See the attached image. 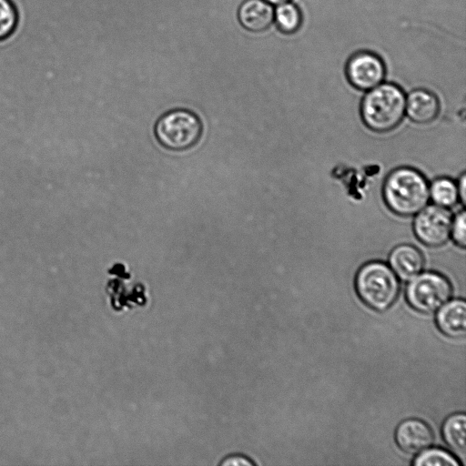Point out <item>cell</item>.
Returning a JSON list of instances; mask_svg holds the SVG:
<instances>
[{"label":"cell","instance_id":"10","mask_svg":"<svg viewBox=\"0 0 466 466\" xmlns=\"http://www.w3.org/2000/svg\"><path fill=\"white\" fill-rule=\"evenodd\" d=\"M405 113L417 124H429L435 120L440 113V101L431 91L416 88L406 97Z\"/></svg>","mask_w":466,"mask_h":466},{"label":"cell","instance_id":"13","mask_svg":"<svg viewBox=\"0 0 466 466\" xmlns=\"http://www.w3.org/2000/svg\"><path fill=\"white\" fill-rule=\"evenodd\" d=\"M442 436L451 450L464 458L466 451V419L464 413L451 415L443 423Z\"/></svg>","mask_w":466,"mask_h":466},{"label":"cell","instance_id":"1","mask_svg":"<svg viewBox=\"0 0 466 466\" xmlns=\"http://www.w3.org/2000/svg\"><path fill=\"white\" fill-rule=\"evenodd\" d=\"M382 195L386 206L396 215L414 216L429 202V184L418 170L402 167L388 175Z\"/></svg>","mask_w":466,"mask_h":466},{"label":"cell","instance_id":"3","mask_svg":"<svg viewBox=\"0 0 466 466\" xmlns=\"http://www.w3.org/2000/svg\"><path fill=\"white\" fill-rule=\"evenodd\" d=\"M204 126L199 116L188 108H172L162 114L154 125V137L160 147L172 152L195 147L202 138Z\"/></svg>","mask_w":466,"mask_h":466},{"label":"cell","instance_id":"5","mask_svg":"<svg viewBox=\"0 0 466 466\" xmlns=\"http://www.w3.org/2000/svg\"><path fill=\"white\" fill-rule=\"evenodd\" d=\"M451 290L446 277L436 272H424L409 282L406 298L415 310L429 314L439 310L450 299Z\"/></svg>","mask_w":466,"mask_h":466},{"label":"cell","instance_id":"11","mask_svg":"<svg viewBox=\"0 0 466 466\" xmlns=\"http://www.w3.org/2000/svg\"><path fill=\"white\" fill-rule=\"evenodd\" d=\"M389 263L398 277L408 280L420 273L424 258L419 248L413 245L401 244L391 250Z\"/></svg>","mask_w":466,"mask_h":466},{"label":"cell","instance_id":"20","mask_svg":"<svg viewBox=\"0 0 466 466\" xmlns=\"http://www.w3.org/2000/svg\"><path fill=\"white\" fill-rule=\"evenodd\" d=\"M265 1H267L268 3H269L272 5H278L289 2L290 0H265Z\"/></svg>","mask_w":466,"mask_h":466},{"label":"cell","instance_id":"17","mask_svg":"<svg viewBox=\"0 0 466 466\" xmlns=\"http://www.w3.org/2000/svg\"><path fill=\"white\" fill-rule=\"evenodd\" d=\"M17 25V12L10 0H0V41L7 38Z\"/></svg>","mask_w":466,"mask_h":466},{"label":"cell","instance_id":"12","mask_svg":"<svg viewBox=\"0 0 466 466\" xmlns=\"http://www.w3.org/2000/svg\"><path fill=\"white\" fill-rule=\"evenodd\" d=\"M436 324L442 334L459 339L466 331V304L463 299H454L444 304L436 315Z\"/></svg>","mask_w":466,"mask_h":466},{"label":"cell","instance_id":"9","mask_svg":"<svg viewBox=\"0 0 466 466\" xmlns=\"http://www.w3.org/2000/svg\"><path fill=\"white\" fill-rule=\"evenodd\" d=\"M238 18L246 30L262 33L274 23V8L265 0H245L238 9Z\"/></svg>","mask_w":466,"mask_h":466},{"label":"cell","instance_id":"15","mask_svg":"<svg viewBox=\"0 0 466 466\" xmlns=\"http://www.w3.org/2000/svg\"><path fill=\"white\" fill-rule=\"evenodd\" d=\"M430 198L437 206L450 208L459 201L457 184L449 177H438L429 186Z\"/></svg>","mask_w":466,"mask_h":466},{"label":"cell","instance_id":"6","mask_svg":"<svg viewBox=\"0 0 466 466\" xmlns=\"http://www.w3.org/2000/svg\"><path fill=\"white\" fill-rule=\"evenodd\" d=\"M386 65L378 53L361 49L352 53L345 64V76L358 90L368 91L383 82Z\"/></svg>","mask_w":466,"mask_h":466},{"label":"cell","instance_id":"18","mask_svg":"<svg viewBox=\"0 0 466 466\" xmlns=\"http://www.w3.org/2000/svg\"><path fill=\"white\" fill-rule=\"evenodd\" d=\"M451 237L453 242L460 248H464L466 245V215L461 210L452 218L451 227Z\"/></svg>","mask_w":466,"mask_h":466},{"label":"cell","instance_id":"14","mask_svg":"<svg viewBox=\"0 0 466 466\" xmlns=\"http://www.w3.org/2000/svg\"><path fill=\"white\" fill-rule=\"evenodd\" d=\"M276 29L282 35L297 33L303 23V14L299 5L291 2L278 5L274 9Z\"/></svg>","mask_w":466,"mask_h":466},{"label":"cell","instance_id":"16","mask_svg":"<svg viewBox=\"0 0 466 466\" xmlns=\"http://www.w3.org/2000/svg\"><path fill=\"white\" fill-rule=\"evenodd\" d=\"M416 466H459L461 462L450 452L441 449H430L419 453L414 460Z\"/></svg>","mask_w":466,"mask_h":466},{"label":"cell","instance_id":"4","mask_svg":"<svg viewBox=\"0 0 466 466\" xmlns=\"http://www.w3.org/2000/svg\"><path fill=\"white\" fill-rule=\"evenodd\" d=\"M359 298L370 309L382 312L397 300L400 282L394 271L383 262L371 261L363 265L355 279Z\"/></svg>","mask_w":466,"mask_h":466},{"label":"cell","instance_id":"8","mask_svg":"<svg viewBox=\"0 0 466 466\" xmlns=\"http://www.w3.org/2000/svg\"><path fill=\"white\" fill-rule=\"evenodd\" d=\"M395 440L401 451L415 455L432 445L434 435L425 421L419 419H408L398 425Z\"/></svg>","mask_w":466,"mask_h":466},{"label":"cell","instance_id":"19","mask_svg":"<svg viewBox=\"0 0 466 466\" xmlns=\"http://www.w3.org/2000/svg\"><path fill=\"white\" fill-rule=\"evenodd\" d=\"M457 187L459 193V201H461V204H464L466 197V177L464 173L461 176L459 183L457 184Z\"/></svg>","mask_w":466,"mask_h":466},{"label":"cell","instance_id":"7","mask_svg":"<svg viewBox=\"0 0 466 466\" xmlns=\"http://www.w3.org/2000/svg\"><path fill=\"white\" fill-rule=\"evenodd\" d=\"M452 217L448 208L430 205L416 214L413 231L425 246L436 248L445 244L451 237Z\"/></svg>","mask_w":466,"mask_h":466},{"label":"cell","instance_id":"2","mask_svg":"<svg viewBox=\"0 0 466 466\" xmlns=\"http://www.w3.org/2000/svg\"><path fill=\"white\" fill-rule=\"evenodd\" d=\"M406 96L396 84L380 83L368 90L360 104L364 125L377 133L396 128L405 115Z\"/></svg>","mask_w":466,"mask_h":466}]
</instances>
